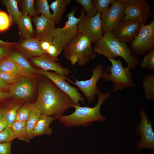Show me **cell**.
Returning a JSON list of instances; mask_svg holds the SVG:
<instances>
[{"instance_id":"obj_8","label":"cell","mask_w":154,"mask_h":154,"mask_svg":"<svg viewBox=\"0 0 154 154\" xmlns=\"http://www.w3.org/2000/svg\"><path fill=\"white\" fill-rule=\"evenodd\" d=\"M124 7V21L140 22L146 25L150 18H153L151 7L145 0H118Z\"/></svg>"},{"instance_id":"obj_26","label":"cell","mask_w":154,"mask_h":154,"mask_svg":"<svg viewBox=\"0 0 154 154\" xmlns=\"http://www.w3.org/2000/svg\"><path fill=\"white\" fill-rule=\"evenodd\" d=\"M2 2L7 8L11 23H17L23 14L18 9L17 1L15 0H3Z\"/></svg>"},{"instance_id":"obj_28","label":"cell","mask_w":154,"mask_h":154,"mask_svg":"<svg viewBox=\"0 0 154 154\" xmlns=\"http://www.w3.org/2000/svg\"><path fill=\"white\" fill-rule=\"evenodd\" d=\"M21 106L20 104H13L2 109L3 115L7 127H11L15 121L17 111Z\"/></svg>"},{"instance_id":"obj_36","label":"cell","mask_w":154,"mask_h":154,"mask_svg":"<svg viewBox=\"0 0 154 154\" xmlns=\"http://www.w3.org/2000/svg\"><path fill=\"white\" fill-rule=\"evenodd\" d=\"M11 23L9 15L5 12L0 11V32L8 29L11 25Z\"/></svg>"},{"instance_id":"obj_14","label":"cell","mask_w":154,"mask_h":154,"mask_svg":"<svg viewBox=\"0 0 154 154\" xmlns=\"http://www.w3.org/2000/svg\"><path fill=\"white\" fill-rule=\"evenodd\" d=\"M140 22L122 20L112 31L113 37L119 41L131 43L136 37L141 27Z\"/></svg>"},{"instance_id":"obj_38","label":"cell","mask_w":154,"mask_h":154,"mask_svg":"<svg viewBox=\"0 0 154 154\" xmlns=\"http://www.w3.org/2000/svg\"><path fill=\"white\" fill-rule=\"evenodd\" d=\"M0 78L7 82L10 85H13L17 82L19 78L0 71Z\"/></svg>"},{"instance_id":"obj_22","label":"cell","mask_w":154,"mask_h":154,"mask_svg":"<svg viewBox=\"0 0 154 154\" xmlns=\"http://www.w3.org/2000/svg\"><path fill=\"white\" fill-rule=\"evenodd\" d=\"M71 0H56L52 3L50 7L53 11L52 20L58 26L62 19L67 6L70 4Z\"/></svg>"},{"instance_id":"obj_46","label":"cell","mask_w":154,"mask_h":154,"mask_svg":"<svg viewBox=\"0 0 154 154\" xmlns=\"http://www.w3.org/2000/svg\"><path fill=\"white\" fill-rule=\"evenodd\" d=\"M2 109L0 110V120L3 116Z\"/></svg>"},{"instance_id":"obj_15","label":"cell","mask_w":154,"mask_h":154,"mask_svg":"<svg viewBox=\"0 0 154 154\" xmlns=\"http://www.w3.org/2000/svg\"><path fill=\"white\" fill-rule=\"evenodd\" d=\"M32 20L35 29L36 38L52 44L56 28L55 22L51 19L42 15L34 17Z\"/></svg>"},{"instance_id":"obj_21","label":"cell","mask_w":154,"mask_h":154,"mask_svg":"<svg viewBox=\"0 0 154 154\" xmlns=\"http://www.w3.org/2000/svg\"><path fill=\"white\" fill-rule=\"evenodd\" d=\"M54 119L51 116L41 115L34 130V137L44 135H50L52 130L50 125Z\"/></svg>"},{"instance_id":"obj_40","label":"cell","mask_w":154,"mask_h":154,"mask_svg":"<svg viewBox=\"0 0 154 154\" xmlns=\"http://www.w3.org/2000/svg\"><path fill=\"white\" fill-rule=\"evenodd\" d=\"M10 48L7 46H0V60L8 54Z\"/></svg>"},{"instance_id":"obj_7","label":"cell","mask_w":154,"mask_h":154,"mask_svg":"<svg viewBox=\"0 0 154 154\" xmlns=\"http://www.w3.org/2000/svg\"><path fill=\"white\" fill-rule=\"evenodd\" d=\"M139 113L140 119L137 125L135 132L140 137L136 141L135 147L137 153L143 149L154 151V132L151 121L147 117L144 108H141Z\"/></svg>"},{"instance_id":"obj_35","label":"cell","mask_w":154,"mask_h":154,"mask_svg":"<svg viewBox=\"0 0 154 154\" xmlns=\"http://www.w3.org/2000/svg\"><path fill=\"white\" fill-rule=\"evenodd\" d=\"M15 138L11 127L7 126L0 132V143L11 142Z\"/></svg>"},{"instance_id":"obj_13","label":"cell","mask_w":154,"mask_h":154,"mask_svg":"<svg viewBox=\"0 0 154 154\" xmlns=\"http://www.w3.org/2000/svg\"><path fill=\"white\" fill-rule=\"evenodd\" d=\"M125 16L124 4L115 0L105 13L100 14L103 34L112 32Z\"/></svg>"},{"instance_id":"obj_5","label":"cell","mask_w":154,"mask_h":154,"mask_svg":"<svg viewBox=\"0 0 154 154\" xmlns=\"http://www.w3.org/2000/svg\"><path fill=\"white\" fill-rule=\"evenodd\" d=\"M108 59L112 66L107 67L108 73L105 71L102 78L106 81L114 83L112 92L115 93L127 88L135 87L136 86L133 81L130 69L127 66L123 67L121 58L117 60Z\"/></svg>"},{"instance_id":"obj_2","label":"cell","mask_w":154,"mask_h":154,"mask_svg":"<svg viewBox=\"0 0 154 154\" xmlns=\"http://www.w3.org/2000/svg\"><path fill=\"white\" fill-rule=\"evenodd\" d=\"M93 49L94 52L110 58L116 59L121 58L126 61L127 67L134 69L139 65V58L133 53L128 46L115 38L112 32L104 33L95 43Z\"/></svg>"},{"instance_id":"obj_19","label":"cell","mask_w":154,"mask_h":154,"mask_svg":"<svg viewBox=\"0 0 154 154\" xmlns=\"http://www.w3.org/2000/svg\"><path fill=\"white\" fill-rule=\"evenodd\" d=\"M0 71L18 78L25 76L24 73L10 56H6L0 60Z\"/></svg>"},{"instance_id":"obj_12","label":"cell","mask_w":154,"mask_h":154,"mask_svg":"<svg viewBox=\"0 0 154 154\" xmlns=\"http://www.w3.org/2000/svg\"><path fill=\"white\" fill-rule=\"evenodd\" d=\"M38 73L50 80L60 89L71 98L75 104L80 105V102L83 104H84L85 99L79 92L78 89L70 85L66 81V80L68 81L70 80L67 76L55 72H51L41 69L38 70Z\"/></svg>"},{"instance_id":"obj_16","label":"cell","mask_w":154,"mask_h":154,"mask_svg":"<svg viewBox=\"0 0 154 154\" xmlns=\"http://www.w3.org/2000/svg\"><path fill=\"white\" fill-rule=\"evenodd\" d=\"M10 94L12 97L24 100H29L33 94L34 87L31 78L22 76L17 82L12 85Z\"/></svg>"},{"instance_id":"obj_44","label":"cell","mask_w":154,"mask_h":154,"mask_svg":"<svg viewBox=\"0 0 154 154\" xmlns=\"http://www.w3.org/2000/svg\"><path fill=\"white\" fill-rule=\"evenodd\" d=\"M4 117H3L0 120V132L7 127Z\"/></svg>"},{"instance_id":"obj_33","label":"cell","mask_w":154,"mask_h":154,"mask_svg":"<svg viewBox=\"0 0 154 154\" xmlns=\"http://www.w3.org/2000/svg\"><path fill=\"white\" fill-rule=\"evenodd\" d=\"M115 0H93V3L98 13L101 14L106 12L109 6Z\"/></svg>"},{"instance_id":"obj_4","label":"cell","mask_w":154,"mask_h":154,"mask_svg":"<svg viewBox=\"0 0 154 154\" xmlns=\"http://www.w3.org/2000/svg\"><path fill=\"white\" fill-rule=\"evenodd\" d=\"M91 43L86 36L78 33L64 50V58L72 65L76 63L81 66L86 65L97 56Z\"/></svg>"},{"instance_id":"obj_24","label":"cell","mask_w":154,"mask_h":154,"mask_svg":"<svg viewBox=\"0 0 154 154\" xmlns=\"http://www.w3.org/2000/svg\"><path fill=\"white\" fill-rule=\"evenodd\" d=\"M142 87L146 99L154 100V74L149 73L142 78Z\"/></svg>"},{"instance_id":"obj_30","label":"cell","mask_w":154,"mask_h":154,"mask_svg":"<svg viewBox=\"0 0 154 154\" xmlns=\"http://www.w3.org/2000/svg\"><path fill=\"white\" fill-rule=\"evenodd\" d=\"M76 3L80 4L83 8L87 15L90 17H94L98 13L92 0H76Z\"/></svg>"},{"instance_id":"obj_11","label":"cell","mask_w":154,"mask_h":154,"mask_svg":"<svg viewBox=\"0 0 154 154\" xmlns=\"http://www.w3.org/2000/svg\"><path fill=\"white\" fill-rule=\"evenodd\" d=\"M78 33L86 36L92 43H95L103 35L100 14L90 17L85 15L77 25Z\"/></svg>"},{"instance_id":"obj_9","label":"cell","mask_w":154,"mask_h":154,"mask_svg":"<svg viewBox=\"0 0 154 154\" xmlns=\"http://www.w3.org/2000/svg\"><path fill=\"white\" fill-rule=\"evenodd\" d=\"M129 47L135 54L142 55L148 53L154 47V20L147 25L142 24L136 38Z\"/></svg>"},{"instance_id":"obj_32","label":"cell","mask_w":154,"mask_h":154,"mask_svg":"<svg viewBox=\"0 0 154 154\" xmlns=\"http://www.w3.org/2000/svg\"><path fill=\"white\" fill-rule=\"evenodd\" d=\"M36 3L38 13L52 20V15L50 10V6L47 0H37Z\"/></svg>"},{"instance_id":"obj_23","label":"cell","mask_w":154,"mask_h":154,"mask_svg":"<svg viewBox=\"0 0 154 154\" xmlns=\"http://www.w3.org/2000/svg\"><path fill=\"white\" fill-rule=\"evenodd\" d=\"M17 23L20 33L25 38H33L34 31L31 20L29 15L23 14L19 18Z\"/></svg>"},{"instance_id":"obj_10","label":"cell","mask_w":154,"mask_h":154,"mask_svg":"<svg viewBox=\"0 0 154 154\" xmlns=\"http://www.w3.org/2000/svg\"><path fill=\"white\" fill-rule=\"evenodd\" d=\"M105 71L103 65L99 64L93 68L92 75L90 79L75 80V82L70 80L68 82L76 86L84 93L88 102L91 103L94 100L99 90L96 86L97 82L100 78H103Z\"/></svg>"},{"instance_id":"obj_34","label":"cell","mask_w":154,"mask_h":154,"mask_svg":"<svg viewBox=\"0 0 154 154\" xmlns=\"http://www.w3.org/2000/svg\"><path fill=\"white\" fill-rule=\"evenodd\" d=\"M34 0H24L22 1L23 14H29L32 17L35 16L36 13L34 7Z\"/></svg>"},{"instance_id":"obj_31","label":"cell","mask_w":154,"mask_h":154,"mask_svg":"<svg viewBox=\"0 0 154 154\" xmlns=\"http://www.w3.org/2000/svg\"><path fill=\"white\" fill-rule=\"evenodd\" d=\"M141 68H145L149 70L154 68V49L145 54L142 60L139 62Z\"/></svg>"},{"instance_id":"obj_45","label":"cell","mask_w":154,"mask_h":154,"mask_svg":"<svg viewBox=\"0 0 154 154\" xmlns=\"http://www.w3.org/2000/svg\"><path fill=\"white\" fill-rule=\"evenodd\" d=\"M15 44V43L14 42H5L0 39V46H6L11 48L12 46Z\"/></svg>"},{"instance_id":"obj_43","label":"cell","mask_w":154,"mask_h":154,"mask_svg":"<svg viewBox=\"0 0 154 154\" xmlns=\"http://www.w3.org/2000/svg\"><path fill=\"white\" fill-rule=\"evenodd\" d=\"M11 97L12 96L9 93L0 90V101Z\"/></svg>"},{"instance_id":"obj_20","label":"cell","mask_w":154,"mask_h":154,"mask_svg":"<svg viewBox=\"0 0 154 154\" xmlns=\"http://www.w3.org/2000/svg\"><path fill=\"white\" fill-rule=\"evenodd\" d=\"M9 56L24 73L25 76L31 78L38 73L37 70L20 53L15 52L12 53Z\"/></svg>"},{"instance_id":"obj_29","label":"cell","mask_w":154,"mask_h":154,"mask_svg":"<svg viewBox=\"0 0 154 154\" xmlns=\"http://www.w3.org/2000/svg\"><path fill=\"white\" fill-rule=\"evenodd\" d=\"M35 107V104L30 103L21 106L17 111L15 121H26Z\"/></svg>"},{"instance_id":"obj_18","label":"cell","mask_w":154,"mask_h":154,"mask_svg":"<svg viewBox=\"0 0 154 154\" xmlns=\"http://www.w3.org/2000/svg\"><path fill=\"white\" fill-rule=\"evenodd\" d=\"M17 47L31 56H40L44 54L40 47L39 41L36 38L24 39L16 44Z\"/></svg>"},{"instance_id":"obj_47","label":"cell","mask_w":154,"mask_h":154,"mask_svg":"<svg viewBox=\"0 0 154 154\" xmlns=\"http://www.w3.org/2000/svg\"><path fill=\"white\" fill-rule=\"evenodd\" d=\"M105 154H117L116 153H108V152H106L105 153ZM128 154H131L130 153H129Z\"/></svg>"},{"instance_id":"obj_1","label":"cell","mask_w":154,"mask_h":154,"mask_svg":"<svg viewBox=\"0 0 154 154\" xmlns=\"http://www.w3.org/2000/svg\"><path fill=\"white\" fill-rule=\"evenodd\" d=\"M46 78L40 83L35 106L41 115L51 116L56 119L73 108L75 104L68 95L50 80Z\"/></svg>"},{"instance_id":"obj_42","label":"cell","mask_w":154,"mask_h":154,"mask_svg":"<svg viewBox=\"0 0 154 154\" xmlns=\"http://www.w3.org/2000/svg\"><path fill=\"white\" fill-rule=\"evenodd\" d=\"M12 85L0 78V90L10 89Z\"/></svg>"},{"instance_id":"obj_41","label":"cell","mask_w":154,"mask_h":154,"mask_svg":"<svg viewBox=\"0 0 154 154\" xmlns=\"http://www.w3.org/2000/svg\"><path fill=\"white\" fill-rule=\"evenodd\" d=\"M51 44H52L47 41H39V45L40 49L43 53L45 54Z\"/></svg>"},{"instance_id":"obj_3","label":"cell","mask_w":154,"mask_h":154,"mask_svg":"<svg viewBox=\"0 0 154 154\" xmlns=\"http://www.w3.org/2000/svg\"><path fill=\"white\" fill-rule=\"evenodd\" d=\"M111 92H101L99 90L97 93L98 100L94 107H81L75 104V109L72 114L68 115H62L57 119L59 121L66 127L83 125L88 127L94 122L105 121L106 118L100 113V110L102 104L110 96Z\"/></svg>"},{"instance_id":"obj_27","label":"cell","mask_w":154,"mask_h":154,"mask_svg":"<svg viewBox=\"0 0 154 154\" xmlns=\"http://www.w3.org/2000/svg\"><path fill=\"white\" fill-rule=\"evenodd\" d=\"M26 121H15L10 127L15 138L29 142L30 139L26 131Z\"/></svg>"},{"instance_id":"obj_6","label":"cell","mask_w":154,"mask_h":154,"mask_svg":"<svg viewBox=\"0 0 154 154\" xmlns=\"http://www.w3.org/2000/svg\"><path fill=\"white\" fill-rule=\"evenodd\" d=\"M76 8L73 9L67 14L68 20L64 27L56 29L52 44L58 47L62 50H64L70 41L78 34L77 25L85 11L81 9V15L79 18L76 17L74 14Z\"/></svg>"},{"instance_id":"obj_37","label":"cell","mask_w":154,"mask_h":154,"mask_svg":"<svg viewBox=\"0 0 154 154\" xmlns=\"http://www.w3.org/2000/svg\"><path fill=\"white\" fill-rule=\"evenodd\" d=\"M62 50L56 45L51 44L47 50L46 53L53 60L56 62L60 61L58 58L59 54Z\"/></svg>"},{"instance_id":"obj_25","label":"cell","mask_w":154,"mask_h":154,"mask_svg":"<svg viewBox=\"0 0 154 154\" xmlns=\"http://www.w3.org/2000/svg\"><path fill=\"white\" fill-rule=\"evenodd\" d=\"M41 115L40 110L35 107L32 110L26 121V132L30 139L34 137V130Z\"/></svg>"},{"instance_id":"obj_39","label":"cell","mask_w":154,"mask_h":154,"mask_svg":"<svg viewBox=\"0 0 154 154\" xmlns=\"http://www.w3.org/2000/svg\"><path fill=\"white\" fill-rule=\"evenodd\" d=\"M0 154H12L11 142L0 143Z\"/></svg>"},{"instance_id":"obj_17","label":"cell","mask_w":154,"mask_h":154,"mask_svg":"<svg viewBox=\"0 0 154 154\" xmlns=\"http://www.w3.org/2000/svg\"><path fill=\"white\" fill-rule=\"evenodd\" d=\"M32 60L35 65L44 70L53 71L59 74L66 76L70 72L69 70L53 60L46 54L34 58L32 59Z\"/></svg>"}]
</instances>
